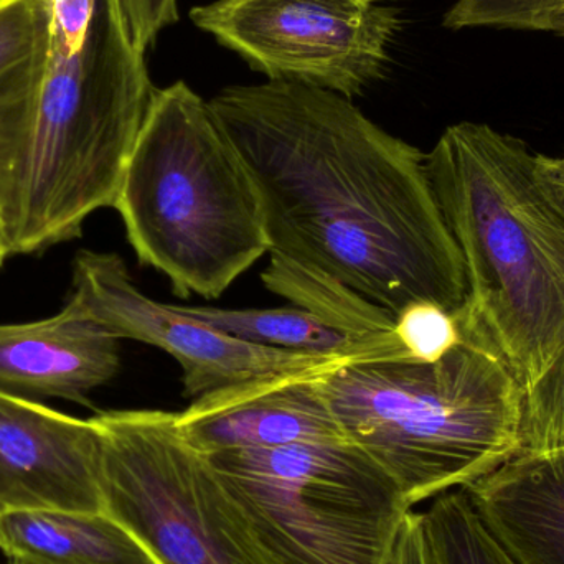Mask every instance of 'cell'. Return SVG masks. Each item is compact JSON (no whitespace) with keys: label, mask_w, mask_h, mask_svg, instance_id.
I'll list each match as a JSON object with an SVG mask.
<instances>
[{"label":"cell","mask_w":564,"mask_h":564,"mask_svg":"<svg viewBox=\"0 0 564 564\" xmlns=\"http://www.w3.org/2000/svg\"><path fill=\"white\" fill-rule=\"evenodd\" d=\"M208 102L257 187L271 258L393 317L413 302L464 311L463 254L420 149L305 83L230 86Z\"/></svg>","instance_id":"6da1fadb"},{"label":"cell","mask_w":564,"mask_h":564,"mask_svg":"<svg viewBox=\"0 0 564 564\" xmlns=\"http://www.w3.org/2000/svg\"><path fill=\"white\" fill-rule=\"evenodd\" d=\"M426 171L466 268L460 321L529 387L564 340V204L519 139L460 122Z\"/></svg>","instance_id":"7a4b0ae2"},{"label":"cell","mask_w":564,"mask_h":564,"mask_svg":"<svg viewBox=\"0 0 564 564\" xmlns=\"http://www.w3.org/2000/svg\"><path fill=\"white\" fill-rule=\"evenodd\" d=\"M318 387L345 437L394 480L410 509L464 489L519 451L522 383L466 327L437 360H348Z\"/></svg>","instance_id":"3957f363"},{"label":"cell","mask_w":564,"mask_h":564,"mask_svg":"<svg viewBox=\"0 0 564 564\" xmlns=\"http://www.w3.org/2000/svg\"><path fill=\"white\" fill-rule=\"evenodd\" d=\"M112 208L138 260L178 297H221L270 253L250 172L184 82L154 89Z\"/></svg>","instance_id":"277c9868"},{"label":"cell","mask_w":564,"mask_h":564,"mask_svg":"<svg viewBox=\"0 0 564 564\" xmlns=\"http://www.w3.org/2000/svg\"><path fill=\"white\" fill-rule=\"evenodd\" d=\"M154 89L116 0H96L83 42L52 32L12 254L75 240L88 217L115 207Z\"/></svg>","instance_id":"5b68a950"},{"label":"cell","mask_w":564,"mask_h":564,"mask_svg":"<svg viewBox=\"0 0 564 564\" xmlns=\"http://www.w3.org/2000/svg\"><path fill=\"white\" fill-rule=\"evenodd\" d=\"M207 459L274 564H383L411 510L394 480L348 440Z\"/></svg>","instance_id":"8992f818"},{"label":"cell","mask_w":564,"mask_h":564,"mask_svg":"<svg viewBox=\"0 0 564 564\" xmlns=\"http://www.w3.org/2000/svg\"><path fill=\"white\" fill-rule=\"evenodd\" d=\"M105 512L158 564H274L175 413L98 411Z\"/></svg>","instance_id":"52a82bcc"},{"label":"cell","mask_w":564,"mask_h":564,"mask_svg":"<svg viewBox=\"0 0 564 564\" xmlns=\"http://www.w3.org/2000/svg\"><path fill=\"white\" fill-rule=\"evenodd\" d=\"M191 19L270 79L345 98L387 75L400 13L384 0H215Z\"/></svg>","instance_id":"ba28073f"},{"label":"cell","mask_w":564,"mask_h":564,"mask_svg":"<svg viewBox=\"0 0 564 564\" xmlns=\"http://www.w3.org/2000/svg\"><path fill=\"white\" fill-rule=\"evenodd\" d=\"M68 302L116 338L161 348L182 367L185 398L302 371L330 370L351 358L292 354L231 337L181 305L139 291L116 253L82 250L73 261Z\"/></svg>","instance_id":"9c48e42d"},{"label":"cell","mask_w":564,"mask_h":564,"mask_svg":"<svg viewBox=\"0 0 564 564\" xmlns=\"http://www.w3.org/2000/svg\"><path fill=\"white\" fill-rule=\"evenodd\" d=\"M9 510L105 512L93 417L0 393V512Z\"/></svg>","instance_id":"30bf717a"},{"label":"cell","mask_w":564,"mask_h":564,"mask_svg":"<svg viewBox=\"0 0 564 564\" xmlns=\"http://www.w3.org/2000/svg\"><path fill=\"white\" fill-rule=\"evenodd\" d=\"M330 370L221 388L195 398L187 410L175 413V421L185 441L204 456L347 440L318 387Z\"/></svg>","instance_id":"8fae6325"},{"label":"cell","mask_w":564,"mask_h":564,"mask_svg":"<svg viewBox=\"0 0 564 564\" xmlns=\"http://www.w3.org/2000/svg\"><path fill=\"white\" fill-rule=\"evenodd\" d=\"M119 368V338L69 302L53 317L0 324V393L62 398L91 408L93 391Z\"/></svg>","instance_id":"7c38bea8"},{"label":"cell","mask_w":564,"mask_h":564,"mask_svg":"<svg viewBox=\"0 0 564 564\" xmlns=\"http://www.w3.org/2000/svg\"><path fill=\"white\" fill-rule=\"evenodd\" d=\"M463 490L513 562L564 564V449L513 456Z\"/></svg>","instance_id":"4fadbf2b"},{"label":"cell","mask_w":564,"mask_h":564,"mask_svg":"<svg viewBox=\"0 0 564 564\" xmlns=\"http://www.w3.org/2000/svg\"><path fill=\"white\" fill-rule=\"evenodd\" d=\"M52 45V0H0V228L15 224Z\"/></svg>","instance_id":"5bb4252c"},{"label":"cell","mask_w":564,"mask_h":564,"mask_svg":"<svg viewBox=\"0 0 564 564\" xmlns=\"http://www.w3.org/2000/svg\"><path fill=\"white\" fill-rule=\"evenodd\" d=\"M0 552L12 564H158L106 512H0Z\"/></svg>","instance_id":"9a60e30c"},{"label":"cell","mask_w":564,"mask_h":564,"mask_svg":"<svg viewBox=\"0 0 564 564\" xmlns=\"http://www.w3.org/2000/svg\"><path fill=\"white\" fill-rule=\"evenodd\" d=\"M185 312L212 327L248 344L263 345L292 354L377 360L391 358L384 351L351 337L314 312L301 307L215 308L184 307Z\"/></svg>","instance_id":"2e32d148"},{"label":"cell","mask_w":564,"mask_h":564,"mask_svg":"<svg viewBox=\"0 0 564 564\" xmlns=\"http://www.w3.org/2000/svg\"><path fill=\"white\" fill-rule=\"evenodd\" d=\"M261 280L274 294L288 299L295 307L314 312L357 340L391 358L408 357L394 335L393 315L345 285L271 257Z\"/></svg>","instance_id":"e0dca14e"},{"label":"cell","mask_w":564,"mask_h":564,"mask_svg":"<svg viewBox=\"0 0 564 564\" xmlns=\"http://www.w3.org/2000/svg\"><path fill=\"white\" fill-rule=\"evenodd\" d=\"M424 516L443 564H517L480 522L464 490L441 494Z\"/></svg>","instance_id":"ac0fdd59"},{"label":"cell","mask_w":564,"mask_h":564,"mask_svg":"<svg viewBox=\"0 0 564 564\" xmlns=\"http://www.w3.org/2000/svg\"><path fill=\"white\" fill-rule=\"evenodd\" d=\"M564 449V340L523 388L520 444L516 456L556 453Z\"/></svg>","instance_id":"d6986e66"},{"label":"cell","mask_w":564,"mask_h":564,"mask_svg":"<svg viewBox=\"0 0 564 564\" xmlns=\"http://www.w3.org/2000/svg\"><path fill=\"white\" fill-rule=\"evenodd\" d=\"M447 29H502L564 32V0H457L444 17Z\"/></svg>","instance_id":"ffe728a7"},{"label":"cell","mask_w":564,"mask_h":564,"mask_svg":"<svg viewBox=\"0 0 564 564\" xmlns=\"http://www.w3.org/2000/svg\"><path fill=\"white\" fill-rule=\"evenodd\" d=\"M394 335L408 357L434 361L464 337L460 314L433 302H413L394 317Z\"/></svg>","instance_id":"44dd1931"},{"label":"cell","mask_w":564,"mask_h":564,"mask_svg":"<svg viewBox=\"0 0 564 564\" xmlns=\"http://www.w3.org/2000/svg\"><path fill=\"white\" fill-rule=\"evenodd\" d=\"M132 45L141 53L178 20L177 0H116Z\"/></svg>","instance_id":"7402d4cb"},{"label":"cell","mask_w":564,"mask_h":564,"mask_svg":"<svg viewBox=\"0 0 564 564\" xmlns=\"http://www.w3.org/2000/svg\"><path fill=\"white\" fill-rule=\"evenodd\" d=\"M383 564H443L424 513H406Z\"/></svg>","instance_id":"603a6c76"},{"label":"cell","mask_w":564,"mask_h":564,"mask_svg":"<svg viewBox=\"0 0 564 564\" xmlns=\"http://www.w3.org/2000/svg\"><path fill=\"white\" fill-rule=\"evenodd\" d=\"M540 167H542L546 181L550 182L553 191L556 192L560 200L564 204V158L553 159L540 155Z\"/></svg>","instance_id":"cb8c5ba5"},{"label":"cell","mask_w":564,"mask_h":564,"mask_svg":"<svg viewBox=\"0 0 564 564\" xmlns=\"http://www.w3.org/2000/svg\"><path fill=\"white\" fill-rule=\"evenodd\" d=\"M13 257L12 250H10L9 238L3 234L2 228H0V268L6 263L7 258Z\"/></svg>","instance_id":"d4e9b609"},{"label":"cell","mask_w":564,"mask_h":564,"mask_svg":"<svg viewBox=\"0 0 564 564\" xmlns=\"http://www.w3.org/2000/svg\"><path fill=\"white\" fill-rule=\"evenodd\" d=\"M560 35H563V36H564V32L560 33Z\"/></svg>","instance_id":"484cf974"},{"label":"cell","mask_w":564,"mask_h":564,"mask_svg":"<svg viewBox=\"0 0 564 564\" xmlns=\"http://www.w3.org/2000/svg\"><path fill=\"white\" fill-rule=\"evenodd\" d=\"M9 564H12V563H9Z\"/></svg>","instance_id":"4316f807"}]
</instances>
